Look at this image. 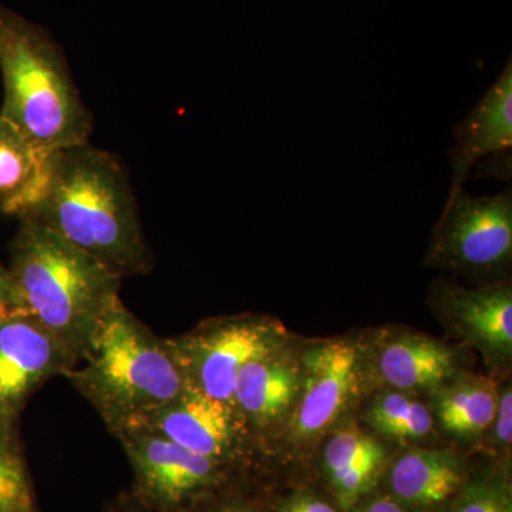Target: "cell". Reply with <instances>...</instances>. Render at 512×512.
<instances>
[{
  "label": "cell",
  "instance_id": "obj_1",
  "mask_svg": "<svg viewBox=\"0 0 512 512\" xmlns=\"http://www.w3.org/2000/svg\"><path fill=\"white\" fill-rule=\"evenodd\" d=\"M20 220L56 232L121 279L153 268L126 168L90 143L50 154L42 187Z\"/></svg>",
  "mask_w": 512,
  "mask_h": 512
},
{
  "label": "cell",
  "instance_id": "obj_2",
  "mask_svg": "<svg viewBox=\"0 0 512 512\" xmlns=\"http://www.w3.org/2000/svg\"><path fill=\"white\" fill-rule=\"evenodd\" d=\"M8 269L19 315L39 323L79 365L100 320L120 301L121 278L30 220H20Z\"/></svg>",
  "mask_w": 512,
  "mask_h": 512
},
{
  "label": "cell",
  "instance_id": "obj_3",
  "mask_svg": "<svg viewBox=\"0 0 512 512\" xmlns=\"http://www.w3.org/2000/svg\"><path fill=\"white\" fill-rule=\"evenodd\" d=\"M64 377L113 434L136 426L185 387L168 340L154 335L121 299L100 320L79 365Z\"/></svg>",
  "mask_w": 512,
  "mask_h": 512
},
{
  "label": "cell",
  "instance_id": "obj_4",
  "mask_svg": "<svg viewBox=\"0 0 512 512\" xmlns=\"http://www.w3.org/2000/svg\"><path fill=\"white\" fill-rule=\"evenodd\" d=\"M0 116L53 153L89 143L93 117L56 40L36 23L0 5Z\"/></svg>",
  "mask_w": 512,
  "mask_h": 512
},
{
  "label": "cell",
  "instance_id": "obj_5",
  "mask_svg": "<svg viewBox=\"0 0 512 512\" xmlns=\"http://www.w3.org/2000/svg\"><path fill=\"white\" fill-rule=\"evenodd\" d=\"M282 330L268 319L237 316L211 320L187 335L168 340L185 386L234 407L242 367L281 348Z\"/></svg>",
  "mask_w": 512,
  "mask_h": 512
},
{
  "label": "cell",
  "instance_id": "obj_6",
  "mask_svg": "<svg viewBox=\"0 0 512 512\" xmlns=\"http://www.w3.org/2000/svg\"><path fill=\"white\" fill-rule=\"evenodd\" d=\"M511 256V187L487 197H471L464 188L448 192L431 241L429 264L454 272L491 274L507 268Z\"/></svg>",
  "mask_w": 512,
  "mask_h": 512
},
{
  "label": "cell",
  "instance_id": "obj_7",
  "mask_svg": "<svg viewBox=\"0 0 512 512\" xmlns=\"http://www.w3.org/2000/svg\"><path fill=\"white\" fill-rule=\"evenodd\" d=\"M114 436L136 476L137 493L151 510L174 512L191 504L222 480V464L181 447L143 424Z\"/></svg>",
  "mask_w": 512,
  "mask_h": 512
},
{
  "label": "cell",
  "instance_id": "obj_8",
  "mask_svg": "<svg viewBox=\"0 0 512 512\" xmlns=\"http://www.w3.org/2000/svg\"><path fill=\"white\" fill-rule=\"evenodd\" d=\"M76 367L69 353L28 316L0 322V421L16 423L29 397Z\"/></svg>",
  "mask_w": 512,
  "mask_h": 512
},
{
  "label": "cell",
  "instance_id": "obj_9",
  "mask_svg": "<svg viewBox=\"0 0 512 512\" xmlns=\"http://www.w3.org/2000/svg\"><path fill=\"white\" fill-rule=\"evenodd\" d=\"M138 424L222 466L241 456L247 436L234 407L190 386Z\"/></svg>",
  "mask_w": 512,
  "mask_h": 512
},
{
  "label": "cell",
  "instance_id": "obj_10",
  "mask_svg": "<svg viewBox=\"0 0 512 512\" xmlns=\"http://www.w3.org/2000/svg\"><path fill=\"white\" fill-rule=\"evenodd\" d=\"M305 382L293 426L299 439H312L339 419L356 386L359 355L352 343L332 340L303 360Z\"/></svg>",
  "mask_w": 512,
  "mask_h": 512
},
{
  "label": "cell",
  "instance_id": "obj_11",
  "mask_svg": "<svg viewBox=\"0 0 512 512\" xmlns=\"http://www.w3.org/2000/svg\"><path fill=\"white\" fill-rule=\"evenodd\" d=\"M450 150L453 184L450 191L464 188L471 170L487 158H511L512 150V62L485 92L466 119L454 127Z\"/></svg>",
  "mask_w": 512,
  "mask_h": 512
},
{
  "label": "cell",
  "instance_id": "obj_12",
  "mask_svg": "<svg viewBox=\"0 0 512 512\" xmlns=\"http://www.w3.org/2000/svg\"><path fill=\"white\" fill-rule=\"evenodd\" d=\"M299 386L298 369L281 348L242 367L235 383L234 409L247 433L281 419L295 400Z\"/></svg>",
  "mask_w": 512,
  "mask_h": 512
},
{
  "label": "cell",
  "instance_id": "obj_13",
  "mask_svg": "<svg viewBox=\"0 0 512 512\" xmlns=\"http://www.w3.org/2000/svg\"><path fill=\"white\" fill-rule=\"evenodd\" d=\"M441 303L460 332L485 352L510 357L512 352V292L508 285L480 289L440 285Z\"/></svg>",
  "mask_w": 512,
  "mask_h": 512
},
{
  "label": "cell",
  "instance_id": "obj_14",
  "mask_svg": "<svg viewBox=\"0 0 512 512\" xmlns=\"http://www.w3.org/2000/svg\"><path fill=\"white\" fill-rule=\"evenodd\" d=\"M464 467L450 450H410L397 458L389 474L394 498L410 507H433L463 487Z\"/></svg>",
  "mask_w": 512,
  "mask_h": 512
},
{
  "label": "cell",
  "instance_id": "obj_15",
  "mask_svg": "<svg viewBox=\"0 0 512 512\" xmlns=\"http://www.w3.org/2000/svg\"><path fill=\"white\" fill-rule=\"evenodd\" d=\"M377 370L399 390L436 389L456 375V353L426 336L402 335L380 350Z\"/></svg>",
  "mask_w": 512,
  "mask_h": 512
},
{
  "label": "cell",
  "instance_id": "obj_16",
  "mask_svg": "<svg viewBox=\"0 0 512 512\" xmlns=\"http://www.w3.org/2000/svg\"><path fill=\"white\" fill-rule=\"evenodd\" d=\"M49 151L0 116V211L20 218L45 178Z\"/></svg>",
  "mask_w": 512,
  "mask_h": 512
},
{
  "label": "cell",
  "instance_id": "obj_17",
  "mask_svg": "<svg viewBox=\"0 0 512 512\" xmlns=\"http://www.w3.org/2000/svg\"><path fill=\"white\" fill-rule=\"evenodd\" d=\"M498 396L487 379H468L440 390L434 409L443 429L463 439L483 433L494 423Z\"/></svg>",
  "mask_w": 512,
  "mask_h": 512
},
{
  "label": "cell",
  "instance_id": "obj_18",
  "mask_svg": "<svg viewBox=\"0 0 512 512\" xmlns=\"http://www.w3.org/2000/svg\"><path fill=\"white\" fill-rule=\"evenodd\" d=\"M366 421L373 429L396 440H420L433 430V416L424 404L403 393L390 392L377 397Z\"/></svg>",
  "mask_w": 512,
  "mask_h": 512
},
{
  "label": "cell",
  "instance_id": "obj_19",
  "mask_svg": "<svg viewBox=\"0 0 512 512\" xmlns=\"http://www.w3.org/2000/svg\"><path fill=\"white\" fill-rule=\"evenodd\" d=\"M15 424L0 421V512H36Z\"/></svg>",
  "mask_w": 512,
  "mask_h": 512
},
{
  "label": "cell",
  "instance_id": "obj_20",
  "mask_svg": "<svg viewBox=\"0 0 512 512\" xmlns=\"http://www.w3.org/2000/svg\"><path fill=\"white\" fill-rule=\"evenodd\" d=\"M376 457H386V450L379 441L356 427H346L338 431L328 441L323 453L328 477L357 461Z\"/></svg>",
  "mask_w": 512,
  "mask_h": 512
},
{
  "label": "cell",
  "instance_id": "obj_21",
  "mask_svg": "<svg viewBox=\"0 0 512 512\" xmlns=\"http://www.w3.org/2000/svg\"><path fill=\"white\" fill-rule=\"evenodd\" d=\"M450 512H512L510 485L501 477H481L461 488Z\"/></svg>",
  "mask_w": 512,
  "mask_h": 512
},
{
  "label": "cell",
  "instance_id": "obj_22",
  "mask_svg": "<svg viewBox=\"0 0 512 512\" xmlns=\"http://www.w3.org/2000/svg\"><path fill=\"white\" fill-rule=\"evenodd\" d=\"M494 420L497 421L495 434H497L498 443L503 444L504 447H510L512 440V393L510 387L505 389L498 399Z\"/></svg>",
  "mask_w": 512,
  "mask_h": 512
},
{
  "label": "cell",
  "instance_id": "obj_23",
  "mask_svg": "<svg viewBox=\"0 0 512 512\" xmlns=\"http://www.w3.org/2000/svg\"><path fill=\"white\" fill-rule=\"evenodd\" d=\"M278 512H339L326 501L311 494H296L279 505Z\"/></svg>",
  "mask_w": 512,
  "mask_h": 512
},
{
  "label": "cell",
  "instance_id": "obj_24",
  "mask_svg": "<svg viewBox=\"0 0 512 512\" xmlns=\"http://www.w3.org/2000/svg\"><path fill=\"white\" fill-rule=\"evenodd\" d=\"M15 315H19L15 285L9 269L0 264V322Z\"/></svg>",
  "mask_w": 512,
  "mask_h": 512
},
{
  "label": "cell",
  "instance_id": "obj_25",
  "mask_svg": "<svg viewBox=\"0 0 512 512\" xmlns=\"http://www.w3.org/2000/svg\"><path fill=\"white\" fill-rule=\"evenodd\" d=\"M359 512H407L406 505L400 503L393 495H379L363 505Z\"/></svg>",
  "mask_w": 512,
  "mask_h": 512
},
{
  "label": "cell",
  "instance_id": "obj_26",
  "mask_svg": "<svg viewBox=\"0 0 512 512\" xmlns=\"http://www.w3.org/2000/svg\"><path fill=\"white\" fill-rule=\"evenodd\" d=\"M212 512H256L252 510L251 507H247V505L244 504H227L222 505V507L217 508V510H214Z\"/></svg>",
  "mask_w": 512,
  "mask_h": 512
}]
</instances>
